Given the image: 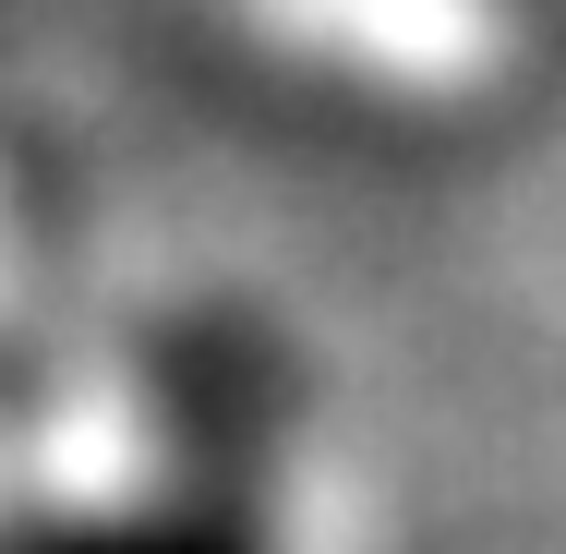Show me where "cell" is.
Here are the masks:
<instances>
[{
    "instance_id": "obj_1",
    "label": "cell",
    "mask_w": 566,
    "mask_h": 554,
    "mask_svg": "<svg viewBox=\"0 0 566 554\" xmlns=\"http://www.w3.org/2000/svg\"><path fill=\"white\" fill-rule=\"evenodd\" d=\"M0 554H265L253 519H229L206 494H157V506H73V519H36Z\"/></svg>"
}]
</instances>
